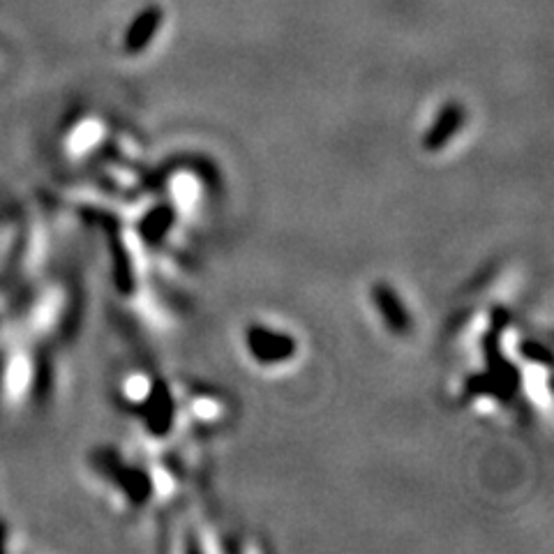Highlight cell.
Listing matches in <instances>:
<instances>
[{
	"mask_svg": "<svg viewBox=\"0 0 554 554\" xmlns=\"http://www.w3.org/2000/svg\"><path fill=\"white\" fill-rule=\"evenodd\" d=\"M5 541H7V529L5 524L0 522V550H5Z\"/></svg>",
	"mask_w": 554,
	"mask_h": 554,
	"instance_id": "2",
	"label": "cell"
},
{
	"mask_svg": "<svg viewBox=\"0 0 554 554\" xmlns=\"http://www.w3.org/2000/svg\"><path fill=\"white\" fill-rule=\"evenodd\" d=\"M162 17L164 14L160 5H148L137 14V17H134L130 28L125 31L127 54H139V51H144L148 44L153 42L155 33L160 31L162 26Z\"/></svg>",
	"mask_w": 554,
	"mask_h": 554,
	"instance_id": "1",
	"label": "cell"
}]
</instances>
